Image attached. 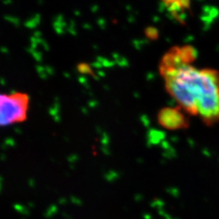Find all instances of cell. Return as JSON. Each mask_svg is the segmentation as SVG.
<instances>
[{
    "label": "cell",
    "instance_id": "3957f363",
    "mask_svg": "<svg viewBox=\"0 0 219 219\" xmlns=\"http://www.w3.org/2000/svg\"><path fill=\"white\" fill-rule=\"evenodd\" d=\"M158 123L168 130L184 129L188 126V121L184 115L176 108L166 107L161 110L157 115Z\"/></svg>",
    "mask_w": 219,
    "mask_h": 219
},
{
    "label": "cell",
    "instance_id": "8992f818",
    "mask_svg": "<svg viewBox=\"0 0 219 219\" xmlns=\"http://www.w3.org/2000/svg\"><path fill=\"white\" fill-rule=\"evenodd\" d=\"M78 69L82 73H89L92 72V71L90 70L89 67L86 64H80L78 67Z\"/></svg>",
    "mask_w": 219,
    "mask_h": 219
},
{
    "label": "cell",
    "instance_id": "6da1fadb",
    "mask_svg": "<svg viewBox=\"0 0 219 219\" xmlns=\"http://www.w3.org/2000/svg\"><path fill=\"white\" fill-rule=\"evenodd\" d=\"M166 88L180 106L205 124L219 121V73L180 63L160 68Z\"/></svg>",
    "mask_w": 219,
    "mask_h": 219
},
{
    "label": "cell",
    "instance_id": "5b68a950",
    "mask_svg": "<svg viewBox=\"0 0 219 219\" xmlns=\"http://www.w3.org/2000/svg\"><path fill=\"white\" fill-rule=\"evenodd\" d=\"M146 36L151 39H155L158 36V31L155 28L149 27L146 29Z\"/></svg>",
    "mask_w": 219,
    "mask_h": 219
},
{
    "label": "cell",
    "instance_id": "277c9868",
    "mask_svg": "<svg viewBox=\"0 0 219 219\" xmlns=\"http://www.w3.org/2000/svg\"><path fill=\"white\" fill-rule=\"evenodd\" d=\"M166 7L175 18L180 20V15L189 7L190 3L188 1H167L164 2Z\"/></svg>",
    "mask_w": 219,
    "mask_h": 219
},
{
    "label": "cell",
    "instance_id": "7a4b0ae2",
    "mask_svg": "<svg viewBox=\"0 0 219 219\" xmlns=\"http://www.w3.org/2000/svg\"><path fill=\"white\" fill-rule=\"evenodd\" d=\"M28 107L29 97L26 93H0V127L24 122L28 116Z\"/></svg>",
    "mask_w": 219,
    "mask_h": 219
}]
</instances>
